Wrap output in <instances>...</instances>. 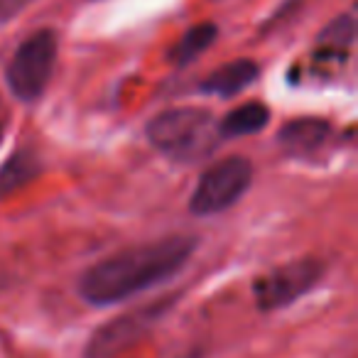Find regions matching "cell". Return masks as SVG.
Instances as JSON below:
<instances>
[{
  "instance_id": "cell-14",
  "label": "cell",
  "mask_w": 358,
  "mask_h": 358,
  "mask_svg": "<svg viewBox=\"0 0 358 358\" xmlns=\"http://www.w3.org/2000/svg\"><path fill=\"white\" fill-rule=\"evenodd\" d=\"M0 140H3V125H0Z\"/></svg>"
},
{
  "instance_id": "cell-7",
  "label": "cell",
  "mask_w": 358,
  "mask_h": 358,
  "mask_svg": "<svg viewBox=\"0 0 358 358\" xmlns=\"http://www.w3.org/2000/svg\"><path fill=\"white\" fill-rule=\"evenodd\" d=\"M331 135V128H329L327 120L319 118H299L287 123L282 130H280L278 140L289 155H297V157H304V155H312L322 148L324 143Z\"/></svg>"
},
{
  "instance_id": "cell-5",
  "label": "cell",
  "mask_w": 358,
  "mask_h": 358,
  "mask_svg": "<svg viewBox=\"0 0 358 358\" xmlns=\"http://www.w3.org/2000/svg\"><path fill=\"white\" fill-rule=\"evenodd\" d=\"M322 275H324V265L317 258H299L292 260V263L280 265V268L270 270L268 275L255 280L253 285L255 304L263 312L287 307L294 299L307 294L322 280Z\"/></svg>"
},
{
  "instance_id": "cell-10",
  "label": "cell",
  "mask_w": 358,
  "mask_h": 358,
  "mask_svg": "<svg viewBox=\"0 0 358 358\" xmlns=\"http://www.w3.org/2000/svg\"><path fill=\"white\" fill-rule=\"evenodd\" d=\"M216 37H219V27H216L214 22H201V25L192 27V30H187L185 35H182V40L169 52V59L177 66L192 64L201 52H206L214 45Z\"/></svg>"
},
{
  "instance_id": "cell-13",
  "label": "cell",
  "mask_w": 358,
  "mask_h": 358,
  "mask_svg": "<svg viewBox=\"0 0 358 358\" xmlns=\"http://www.w3.org/2000/svg\"><path fill=\"white\" fill-rule=\"evenodd\" d=\"M35 0H0V22L13 20L15 15H20L25 8H30Z\"/></svg>"
},
{
  "instance_id": "cell-12",
  "label": "cell",
  "mask_w": 358,
  "mask_h": 358,
  "mask_svg": "<svg viewBox=\"0 0 358 358\" xmlns=\"http://www.w3.org/2000/svg\"><path fill=\"white\" fill-rule=\"evenodd\" d=\"M353 37H356V22L351 15H341L319 35L317 42L324 55H336V52L343 55L353 45Z\"/></svg>"
},
{
  "instance_id": "cell-6",
  "label": "cell",
  "mask_w": 358,
  "mask_h": 358,
  "mask_svg": "<svg viewBox=\"0 0 358 358\" xmlns=\"http://www.w3.org/2000/svg\"><path fill=\"white\" fill-rule=\"evenodd\" d=\"M164 312V304H150V307L135 309L123 317L113 319V322L103 324L101 329H96V334L89 338L86 346V358H110L115 353L125 351L128 346H133Z\"/></svg>"
},
{
  "instance_id": "cell-3",
  "label": "cell",
  "mask_w": 358,
  "mask_h": 358,
  "mask_svg": "<svg viewBox=\"0 0 358 358\" xmlns=\"http://www.w3.org/2000/svg\"><path fill=\"white\" fill-rule=\"evenodd\" d=\"M57 64V35L40 30L30 35L13 55L8 64V84L20 101H35L50 86Z\"/></svg>"
},
{
  "instance_id": "cell-9",
  "label": "cell",
  "mask_w": 358,
  "mask_h": 358,
  "mask_svg": "<svg viewBox=\"0 0 358 358\" xmlns=\"http://www.w3.org/2000/svg\"><path fill=\"white\" fill-rule=\"evenodd\" d=\"M270 120L268 106L258 103V101H250L238 108H234L224 120L219 123L221 135L226 138H238V135H253L258 130H263Z\"/></svg>"
},
{
  "instance_id": "cell-8",
  "label": "cell",
  "mask_w": 358,
  "mask_h": 358,
  "mask_svg": "<svg viewBox=\"0 0 358 358\" xmlns=\"http://www.w3.org/2000/svg\"><path fill=\"white\" fill-rule=\"evenodd\" d=\"M255 79H258V64L253 59H236L224 64L221 69L211 71L209 79L201 84V91L229 99V96L245 91Z\"/></svg>"
},
{
  "instance_id": "cell-1",
  "label": "cell",
  "mask_w": 358,
  "mask_h": 358,
  "mask_svg": "<svg viewBox=\"0 0 358 358\" xmlns=\"http://www.w3.org/2000/svg\"><path fill=\"white\" fill-rule=\"evenodd\" d=\"M196 248L192 236H167L120 250L96 263L79 280V294L94 307H108L167 282L189 263Z\"/></svg>"
},
{
  "instance_id": "cell-11",
  "label": "cell",
  "mask_w": 358,
  "mask_h": 358,
  "mask_svg": "<svg viewBox=\"0 0 358 358\" xmlns=\"http://www.w3.org/2000/svg\"><path fill=\"white\" fill-rule=\"evenodd\" d=\"M42 164L40 159L32 152H15L10 159H8L3 167H0V196H8L13 192H17L20 187L30 185L32 179L40 174Z\"/></svg>"
},
{
  "instance_id": "cell-4",
  "label": "cell",
  "mask_w": 358,
  "mask_h": 358,
  "mask_svg": "<svg viewBox=\"0 0 358 358\" xmlns=\"http://www.w3.org/2000/svg\"><path fill=\"white\" fill-rule=\"evenodd\" d=\"M253 182V164L245 157H226L201 174L189 209L196 216H214L234 206Z\"/></svg>"
},
{
  "instance_id": "cell-2",
  "label": "cell",
  "mask_w": 358,
  "mask_h": 358,
  "mask_svg": "<svg viewBox=\"0 0 358 358\" xmlns=\"http://www.w3.org/2000/svg\"><path fill=\"white\" fill-rule=\"evenodd\" d=\"M148 140L177 162H196L214 152L221 130L209 110L169 108L148 123Z\"/></svg>"
}]
</instances>
